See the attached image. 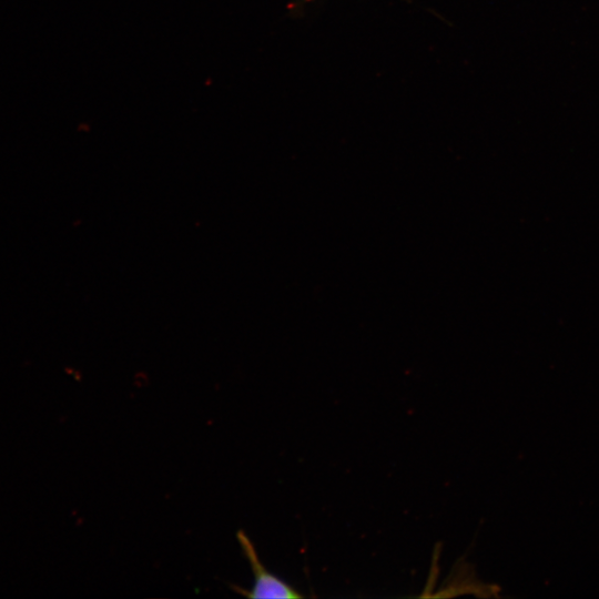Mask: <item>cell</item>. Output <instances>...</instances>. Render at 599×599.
<instances>
[{
    "instance_id": "cell-1",
    "label": "cell",
    "mask_w": 599,
    "mask_h": 599,
    "mask_svg": "<svg viewBox=\"0 0 599 599\" xmlns=\"http://www.w3.org/2000/svg\"><path fill=\"white\" fill-rule=\"evenodd\" d=\"M238 545L245 556L252 572L254 583L251 589L244 590L233 587L234 590L248 598H301L302 595L285 580L268 571L245 531L238 530L236 534Z\"/></svg>"
}]
</instances>
